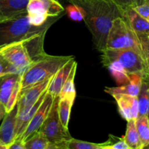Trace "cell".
Here are the masks:
<instances>
[{
    "label": "cell",
    "instance_id": "1",
    "mask_svg": "<svg viewBox=\"0 0 149 149\" xmlns=\"http://www.w3.org/2000/svg\"><path fill=\"white\" fill-rule=\"evenodd\" d=\"M86 13L84 21L90 30L96 48L100 52L106 48V40L112 22L122 16L121 9L111 0H77Z\"/></svg>",
    "mask_w": 149,
    "mask_h": 149
},
{
    "label": "cell",
    "instance_id": "2",
    "mask_svg": "<svg viewBox=\"0 0 149 149\" xmlns=\"http://www.w3.org/2000/svg\"><path fill=\"white\" fill-rule=\"evenodd\" d=\"M61 15L49 17L42 26H34L30 23L28 13H24L16 18L0 23V47L29 39L32 36L47 33L49 28Z\"/></svg>",
    "mask_w": 149,
    "mask_h": 149
},
{
    "label": "cell",
    "instance_id": "3",
    "mask_svg": "<svg viewBox=\"0 0 149 149\" xmlns=\"http://www.w3.org/2000/svg\"><path fill=\"white\" fill-rule=\"evenodd\" d=\"M73 56H54L47 55L33 63L21 75L20 92L51 78Z\"/></svg>",
    "mask_w": 149,
    "mask_h": 149
},
{
    "label": "cell",
    "instance_id": "4",
    "mask_svg": "<svg viewBox=\"0 0 149 149\" xmlns=\"http://www.w3.org/2000/svg\"><path fill=\"white\" fill-rule=\"evenodd\" d=\"M106 48L113 49H132L143 57L138 35L122 16L115 18L112 22L106 40Z\"/></svg>",
    "mask_w": 149,
    "mask_h": 149
},
{
    "label": "cell",
    "instance_id": "5",
    "mask_svg": "<svg viewBox=\"0 0 149 149\" xmlns=\"http://www.w3.org/2000/svg\"><path fill=\"white\" fill-rule=\"evenodd\" d=\"M101 53L102 63L104 65L111 61H116L129 74H148L143 57L134 49L106 48L101 51Z\"/></svg>",
    "mask_w": 149,
    "mask_h": 149
},
{
    "label": "cell",
    "instance_id": "6",
    "mask_svg": "<svg viewBox=\"0 0 149 149\" xmlns=\"http://www.w3.org/2000/svg\"><path fill=\"white\" fill-rule=\"evenodd\" d=\"M58 101L59 97L57 96L55 97L49 114L39 130L47 139L49 143L52 144L65 143L72 138L68 130L65 129L60 121Z\"/></svg>",
    "mask_w": 149,
    "mask_h": 149
},
{
    "label": "cell",
    "instance_id": "7",
    "mask_svg": "<svg viewBox=\"0 0 149 149\" xmlns=\"http://www.w3.org/2000/svg\"><path fill=\"white\" fill-rule=\"evenodd\" d=\"M21 89V75L9 74L0 77V103L9 112L18 100Z\"/></svg>",
    "mask_w": 149,
    "mask_h": 149
},
{
    "label": "cell",
    "instance_id": "8",
    "mask_svg": "<svg viewBox=\"0 0 149 149\" xmlns=\"http://www.w3.org/2000/svg\"><path fill=\"white\" fill-rule=\"evenodd\" d=\"M54 100H55V97H52L50 94L47 92L46 96H45L43 102L32 117L26 130L24 131L23 135L18 140L23 143L39 130L42 124L45 122L47 116H48L49 111H50Z\"/></svg>",
    "mask_w": 149,
    "mask_h": 149
},
{
    "label": "cell",
    "instance_id": "9",
    "mask_svg": "<svg viewBox=\"0 0 149 149\" xmlns=\"http://www.w3.org/2000/svg\"><path fill=\"white\" fill-rule=\"evenodd\" d=\"M52 77L20 92L17 100V113L33 106L47 91Z\"/></svg>",
    "mask_w": 149,
    "mask_h": 149
},
{
    "label": "cell",
    "instance_id": "10",
    "mask_svg": "<svg viewBox=\"0 0 149 149\" xmlns=\"http://www.w3.org/2000/svg\"><path fill=\"white\" fill-rule=\"evenodd\" d=\"M64 8L57 0H29L27 5V13H38L49 17L62 15Z\"/></svg>",
    "mask_w": 149,
    "mask_h": 149
},
{
    "label": "cell",
    "instance_id": "11",
    "mask_svg": "<svg viewBox=\"0 0 149 149\" xmlns=\"http://www.w3.org/2000/svg\"><path fill=\"white\" fill-rule=\"evenodd\" d=\"M17 116V103L10 111L6 113L0 126V143L9 146L16 139V121Z\"/></svg>",
    "mask_w": 149,
    "mask_h": 149
},
{
    "label": "cell",
    "instance_id": "12",
    "mask_svg": "<svg viewBox=\"0 0 149 149\" xmlns=\"http://www.w3.org/2000/svg\"><path fill=\"white\" fill-rule=\"evenodd\" d=\"M112 96L117 103L119 112L122 118L127 122L132 119L136 120L139 111L138 97L122 94Z\"/></svg>",
    "mask_w": 149,
    "mask_h": 149
},
{
    "label": "cell",
    "instance_id": "13",
    "mask_svg": "<svg viewBox=\"0 0 149 149\" xmlns=\"http://www.w3.org/2000/svg\"><path fill=\"white\" fill-rule=\"evenodd\" d=\"M76 63L77 62L75 61V59L74 57H72L52 77V79L49 82L47 92L50 94L52 97H55L58 96L63 85L66 81L68 75L70 74L73 67Z\"/></svg>",
    "mask_w": 149,
    "mask_h": 149
},
{
    "label": "cell",
    "instance_id": "14",
    "mask_svg": "<svg viewBox=\"0 0 149 149\" xmlns=\"http://www.w3.org/2000/svg\"><path fill=\"white\" fill-rule=\"evenodd\" d=\"M122 17L130 26L138 36L149 35V22L141 17L133 8L121 9Z\"/></svg>",
    "mask_w": 149,
    "mask_h": 149
},
{
    "label": "cell",
    "instance_id": "15",
    "mask_svg": "<svg viewBox=\"0 0 149 149\" xmlns=\"http://www.w3.org/2000/svg\"><path fill=\"white\" fill-rule=\"evenodd\" d=\"M143 77V75L139 74H130L129 82L118 87H106L105 92L111 95L122 94L138 97L142 84Z\"/></svg>",
    "mask_w": 149,
    "mask_h": 149
},
{
    "label": "cell",
    "instance_id": "16",
    "mask_svg": "<svg viewBox=\"0 0 149 149\" xmlns=\"http://www.w3.org/2000/svg\"><path fill=\"white\" fill-rule=\"evenodd\" d=\"M29 0H0V15L15 19L27 13Z\"/></svg>",
    "mask_w": 149,
    "mask_h": 149
},
{
    "label": "cell",
    "instance_id": "17",
    "mask_svg": "<svg viewBox=\"0 0 149 149\" xmlns=\"http://www.w3.org/2000/svg\"><path fill=\"white\" fill-rule=\"evenodd\" d=\"M47 91L42 95V97L31 107L25 109L23 111L17 113V121H16V139L18 140L21 137L24 131L26 130V127L29 125V122L31 120L32 117L35 114L36 111L42 103L43 102L45 96H46Z\"/></svg>",
    "mask_w": 149,
    "mask_h": 149
},
{
    "label": "cell",
    "instance_id": "18",
    "mask_svg": "<svg viewBox=\"0 0 149 149\" xmlns=\"http://www.w3.org/2000/svg\"><path fill=\"white\" fill-rule=\"evenodd\" d=\"M138 116H149V74L143 77L141 90L138 96Z\"/></svg>",
    "mask_w": 149,
    "mask_h": 149
},
{
    "label": "cell",
    "instance_id": "19",
    "mask_svg": "<svg viewBox=\"0 0 149 149\" xmlns=\"http://www.w3.org/2000/svg\"><path fill=\"white\" fill-rule=\"evenodd\" d=\"M124 141L128 146L130 149H143L142 143L137 130L135 120L132 119L127 122L125 135L123 137Z\"/></svg>",
    "mask_w": 149,
    "mask_h": 149
},
{
    "label": "cell",
    "instance_id": "20",
    "mask_svg": "<svg viewBox=\"0 0 149 149\" xmlns=\"http://www.w3.org/2000/svg\"><path fill=\"white\" fill-rule=\"evenodd\" d=\"M77 68V63H76L74 66L73 67L71 73L68 75L66 81L63 85L61 92L58 95V97L60 99H68L73 102H74V100H75L76 89L75 84H74V79H75Z\"/></svg>",
    "mask_w": 149,
    "mask_h": 149
},
{
    "label": "cell",
    "instance_id": "21",
    "mask_svg": "<svg viewBox=\"0 0 149 149\" xmlns=\"http://www.w3.org/2000/svg\"><path fill=\"white\" fill-rule=\"evenodd\" d=\"M105 66L109 69V72L116 80V83L119 86L124 85L129 82L130 74H127L119 63H117L116 61H111L105 65Z\"/></svg>",
    "mask_w": 149,
    "mask_h": 149
},
{
    "label": "cell",
    "instance_id": "22",
    "mask_svg": "<svg viewBox=\"0 0 149 149\" xmlns=\"http://www.w3.org/2000/svg\"><path fill=\"white\" fill-rule=\"evenodd\" d=\"M74 102L68 99H60L58 101V115L61 124L65 129L68 130L71 108Z\"/></svg>",
    "mask_w": 149,
    "mask_h": 149
},
{
    "label": "cell",
    "instance_id": "23",
    "mask_svg": "<svg viewBox=\"0 0 149 149\" xmlns=\"http://www.w3.org/2000/svg\"><path fill=\"white\" fill-rule=\"evenodd\" d=\"M137 130L143 146L149 144V118L147 116H138L135 120Z\"/></svg>",
    "mask_w": 149,
    "mask_h": 149
},
{
    "label": "cell",
    "instance_id": "24",
    "mask_svg": "<svg viewBox=\"0 0 149 149\" xmlns=\"http://www.w3.org/2000/svg\"><path fill=\"white\" fill-rule=\"evenodd\" d=\"M109 143V140L103 143H94L71 138L65 143V146L68 149H104Z\"/></svg>",
    "mask_w": 149,
    "mask_h": 149
},
{
    "label": "cell",
    "instance_id": "25",
    "mask_svg": "<svg viewBox=\"0 0 149 149\" xmlns=\"http://www.w3.org/2000/svg\"><path fill=\"white\" fill-rule=\"evenodd\" d=\"M49 144L47 139L39 131L23 142L26 149H47Z\"/></svg>",
    "mask_w": 149,
    "mask_h": 149
},
{
    "label": "cell",
    "instance_id": "26",
    "mask_svg": "<svg viewBox=\"0 0 149 149\" xmlns=\"http://www.w3.org/2000/svg\"><path fill=\"white\" fill-rule=\"evenodd\" d=\"M65 11H66L68 17L74 21L80 22L81 20H84L85 18V10L81 6L77 4L71 3V4L67 6Z\"/></svg>",
    "mask_w": 149,
    "mask_h": 149
},
{
    "label": "cell",
    "instance_id": "27",
    "mask_svg": "<svg viewBox=\"0 0 149 149\" xmlns=\"http://www.w3.org/2000/svg\"><path fill=\"white\" fill-rule=\"evenodd\" d=\"M141 45L143 55L149 74V35L147 36H138Z\"/></svg>",
    "mask_w": 149,
    "mask_h": 149
},
{
    "label": "cell",
    "instance_id": "28",
    "mask_svg": "<svg viewBox=\"0 0 149 149\" xmlns=\"http://www.w3.org/2000/svg\"><path fill=\"white\" fill-rule=\"evenodd\" d=\"M28 15H29V20L30 23L34 26H43L49 19L47 16L38 13H31V14L28 13Z\"/></svg>",
    "mask_w": 149,
    "mask_h": 149
},
{
    "label": "cell",
    "instance_id": "29",
    "mask_svg": "<svg viewBox=\"0 0 149 149\" xmlns=\"http://www.w3.org/2000/svg\"><path fill=\"white\" fill-rule=\"evenodd\" d=\"M120 9H125L127 7L134 8L138 5L143 4L146 0H111Z\"/></svg>",
    "mask_w": 149,
    "mask_h": 149
},
{
    "label": "cell",
    "instance_id": "30",
    "mask_svg": "<svg viewBox=\"0 0 149 149\" xmlns=\"http://www.w3.org/2000/svg\"><path fill=\"white\" fill-rule=\"evenodd\" d=\"M1 47H0V49ZM9 74H17L14 68L0 54V77Z\"/></svg>",
    "mask_w": 149,
    "mask_h": 149
},
{
    "label": "cell",
    "instance_id": "31",
    "mask_svg": "<svg viewBox=\"0 0 149 149\" xmlns=\"http://www.w3.org/2000/svg\"><path fill=\"white\" fill-rule=\"evenodd\" d=\"M133 9L141 17L149 22V0H146L143 4L135 7Z\"/></svg>",
    "mask_w": 149,
    "mask_h": 149
},
{
    "label": "cell",
    "instance_id": "32",
    "mask_svg": "<svg viewBox=\"0 0 149 149\" xmlns=\"http://www.w3.org/2000/svg\"><path fill=\"white\" fill-rule=\"evenodd\" d=\"M116 141L113 142L111 139H109V143L106 146L107 149H130L128 146L124 141L123 138H116Z\"/></svg>",
    "mask_w": 149,
    "mask_h": 149
},
{
    "label": "cell",
    "instance_id": "33",
    "mask_svg": "<svg viewBox=\"0 0 149 149\" xmlns=\"http://www.w3.org/2000/svg\"><path fill=\"white\" fill-rule=\"evenodd\" d=\"M8 149H26L23 143L20 140H15L12 144L8 146Z\"/></svg>",
    "mask_w": 149,
    "mask_h": 149
},
{
    "label": "cell",
    "instance_id": "34",
    "mask_svg": "<svg viewBox=\"0 0 149 149\" xmlns=\"http://www.w3.org/2000/svg\"><path fill=\"white\" fill-rule=\"evenodd\" d=\"M47 149H68L67 148L65 143L62 144H52L49 143Z\"/></svg>",
    "mask_w": 149,
    "mask_h": 149
},
{
    "label": "cell",
    "instance_id": "35",
    "mask_svg": "<svg viewBox=\"0 0 149 149\" xmlns=\"http://www.w3.org/2000/svg\"><path fill=\"white\" fill-rule=\"evenodd\" d=\"M6 113H7V111H6L5 107H4V105L1 104V103H0V120L4 118V116H5Z\"/></svg>",
    "mask_w": 149,
    "mask_h": 149
},
{
    "label": "cell",
    "instance_id": "36",
    "mask_svg": "<svg viewBox=\"0 0 149 149\" xmlns=\"http://www.w3.org/2000/svg\"><path fill=\"white\" fill-rule=\"evenodd\" d=\"M13 20V19L6 18V17H2V16L0 15V23H4V22L8 21V20Z\"/></svg>",
    "mask_w": 149,
    "mask_h": 149
},
{
    "label": "cell",
    "instance_id": "37",
    "mask_svg": "<svg viewBox=\"0 0 149 149\" xmlns=\"http://www.w3.org/2000/svg\"><path fill=\"white\" fill-rule=\"evenodd\" d=\"M0 149H8V146L0 143Z\"/></svg>",
    "mask_w": 149,
    "mask_h": 149
},
{
    "label": "cell",
    "instance_id": "38",
    "mask_svg": "<svg viewBox=\"0 0 149 149\" xmlns=\"http://www.w3.org/2000/svg\"><path fill=\"white\" fill-rule=\"evenodd\" d=\"M68 1H69L70 2H73V1H77V0H68Z\"/></svg>",
    "mask_w": 149,
    "mask_h": 149
},
{
    "label": "cell",
    "instance_id": "39",
    "mask_svg": "<svg viewBox=\"0 0 149 149\" xmlns=\"http://www.w3.org/2000/svg\"><path fill=\"white\" fill-rule=\"evenodd\" d=\"M146 148H149V144H148V146H146Z\"/></svg>",
    "mask_w": 149,
    "mask_h": 149
},
{
    "label": "cell",
    "instance_id": "40",
    "mask_svg": "<svg viewBox=\"0 0 149 149\" xmlns=\"http://www.w3.org/2000/svg\"><path fill=\"white\" fill-rule=\"evenodd\" d=\"M143 149H149V148H146V147H144V148H143Z\"/></svg>",
    "mask_w": 149,
    "mask_h": 149
},
{
    "label": "cell",
    "instance_id": "41",
    "mask_svg": "<svg viewBox=\"0 0 149 149\" xmlns=\"http://www.w3.org/2000/svg\"><path fill=\"white\" fill-rule=\"evenodd\" d=\"M104 149H107V148H106H106H104Z\"/></svg>",
    "mask_w": 149,
    "mask_h": 149
},
{
    "label": "cell",
    "instance_id": "42",
    "mask_svg": "<svg viewBox=\"0 0 149 149\" xmlns=\"http://www.w3.org/2000/svg\"><path fill=\"white\" fill-rule=\"evenodd\" d=\"M148 118H149V116H148Z\"/></svg>",
    "mask_w": 149,
    "mask_h": 149
}]
</instances>
